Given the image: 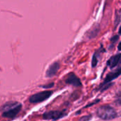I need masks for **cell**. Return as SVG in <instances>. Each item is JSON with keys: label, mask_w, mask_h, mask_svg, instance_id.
Segmentation results:
<instances>
[{"label": "cell", "mask_w": 121, "mask_h": 121, "mask_svg": "<svg viewBox=\"0 0 121 121\" xmlns=\"http://www.w3.org/2000/svg\"><path fill=\"white\" fill-rule=\"evenodd\" d=\"M92 116L91 115H88V116H84L83 117H82L78 121H89L91 120Z\"/></svg>", "instance_id": "obj_11"}, {"label": "cell", "mask_w": 121, "mask_h": 121, "mask_svg": "<svg viewBox=\"0 0 121 121\" xmlns=\"http://www.w3.org/2000/svg\"><path fill=\"white\" fill-rule=\"evenodd\" d=\"M98 57H99L98 56V52H96L94 53V56H93L92 61H91V66H92V67H95L97 65V64L99 62V58H98Z\"/></svg>", "instance_id": "obj_9"}, {"label": "cell", "mask_w": 121, "mask_h": 121, "mask_svg": "<svg viewBox=\"0 0 121 121\" xmlns=\"http://www.w3.org/2000/svg\"><path fill=\"white\" fill-rule=\"evenodd\" d=\"M65 83L69 85H72L75 87H81L82 86V83L80 80V79L74 74V73H69L66 79H65Z\"/></svg>", "instance_id": "obj_5"}, {"label": "cell", "mask_w": 121, "mask_h": 121, "mask_svg": "<svg viewBox=\"0 0 121 121\" xmlns=\"http://www.w3.org/2000/svg\"><path fill=\"white\" fill-rule=\"evenodd\" d=\"M60 69V64L58 62H55L52 64H51L49 67L48 68V69L46 70L45 72V77H48V78H51L52 77H54L58 72Z\"/></svg>", "instance_id": "obj_7"}, {"label": "cell", "mask_w": 121, "mask_h": 121, "mask_svg": "<svg viewBox=\"0 0 121 121\" xmlns=\"http://www.w3.org/2000/svg\"><path fill=\"white\" fill-rule=\"evenodd\" d=\"M100 101V100L99 99H96V100H95L94 102H92V103H91V104H89V105H87V106H86L85 107H84V108H89V107H90V106H94V104H97V103H99Z\"/></svg>", "instance_id": "obj_14"}, {"label": "cell", "mask_w": 121, "mask_h": 121, "mask_svg": "<svg viewBox=\"0 0 121 121\" xmlns=\"http://www.w3.org/2000/svg\"><path fill=\"white\" fill-rule=\"evenodd\" d=\"M99 28L96 27V28H93V29L91 30V32L88 34L89 36V38H94L95 36H96L97 33H98V31H99Z\"/></svg>", "instance_id": "obj_10"}, {"label": "cell", "mask_w": 121, "mask_h": 121, "mask_svg": "<svg viewBox=\"0 0 121 121\" xmlns=\"http://www.w3.org/2000/svg\"><path fill=\"white\" fill-rule=\"evenodd\" d=\"M121 67H118V68L116 71H113V72H110L109 74H108L106 75V77L104 81L103 82V83L100 85V86H99V88H100V87H101V86H104V85H106V84H108L111 83L113 80L117 79V78L121 75ZM99 88H98V89H99Z\"/></svg>", "instance_id": "obj_6"}, {"label": "cell", "mask_w": 121, "mask_h": 121, "mask_svg": "<svg viewBox=\"0 0 121 121\" xmlns=\"http://www.w3.org/2000/svg\"><path fill=\"white\" fill-rule=\"evenodd\" d=\"M96 116L103 121H111L118 117L116 110L110 105H104L97 109Z\"/></svg>", "instance_id": "obj_2"}, {"label": "cell", "mask_w": 121, "mask_h": 121, "mask_svg": "<svg viewBox=\"0 0 121 121\" xmlns=\"http://www.w3.org/2000/svg\"><path fill=\"white\" fill-rule=\"evenodd\" d=\"M52 94V91H43L31 95L29 97V102L30 104H38L48 99Z\"/></svg>", "instance_id": "obj_3"}, {"label": "cell", "mask_w": 121, "mask_h": 121, "mask_svg": "<svg viewBox=\"0 0 121 121\" xmlns=\"http://www.w3.org/2000/svg\"><path fill=\"white\" fill-rule=\"evenodd\" d=\"M67 115L65 111H46L43 114V118L44 120H52L57 121L60 118H62Z\"/></svg>", "instance_id": "obj_4"}, {"label": "cell", "mask_w": 121, "mask_h": 121, "mask_svg": "<svg viewBox=\"0 0 121 121\" xmlns=\"http://www.w3.org/2000/svg\"><path fill=\"white\" fill-rule=\"evenodd\" d=\"M118 35H115V36H113L111 39V43H114L115 42H116L117 41V40L118 39Z\"/></svg>", "instance_id": "obj_15"}, {"label": "cell", "mask_w": 121, "mask_h": 121, "mask_svg": "<svg viewBox=\"0 0 121 121\" xmlns=\"http://www.w3.org/2000/svg\"><path fill=\"white\" fill-rule=\"evenodd\" d=\"M121 91H118V93L117 94V98H116V101L118 102V106H121Z\"/></svg>", "instance_id": "obj_13"}, {"label": "cell", "mask_w": 121, "mask_h": 121, "mask_svg": "<svg viewBox=\"0 0 121 121\" xmlns=\"http://www.w3.org/2000/svg\"><path fill=\"white\" fill-rule=\"evenodd\" d=\"M54 86V83H50L48 84H45V85H42L40 86L42 88H44V89H50V88H52V86Z\"/></svg>", "instance_id": "obj_12"}, {"label": "cell", "mask_w": 121, "mask_h": 121, "mask_svg": "<svg viewBox=\"0 0 121 121\" xmlns=\"http://www.w3.org/2000/svg\"><path fill=\"white\" fill-rule=\"evenodd\" d=\"M21 109L22 104L18 101H9L0 107L1 116L9 119L14 118L20 113Z\"/></svg>", "instance_id": "obj_1"}, {"label": "cell", "mask_w": 121, "mask_h": 121, "mask_svg": "<svg viewBox=\"0 0 121 121\" xmlns=\"http://www.w3.org/2000/svg\"><path fill=\"white\" fill-rule=\"evenodd\" d=\"M120 60H121V54L118 53L116 55L112 56L107 62V65L109 68L111 69H113L116 67H117L119 63H120Z\"/></svg>", "instance_id": "obj_8"}]
</instances>
